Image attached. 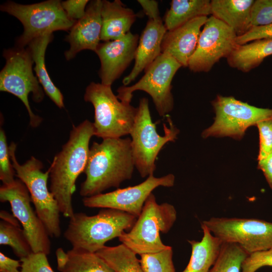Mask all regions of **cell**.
Masks as SVG:
<instances>
[{"label": "cell", "instance_id": "cell-17", "mask_svg": "<svg viewBox=\"0 0 272 272\" xmlns=\"http://www.w3.org/2000/svg\"><path fill=\"white\" fill-rule=\"evenodd\" d=\"M102 1L89 2L84 16L75 23L65 40L70 47L64 53L66 60L75 57L82 50L95 51L100 43L102 30L101 8Z\"/></svg>", "mask_w": 272, "mask_h": 272}, {"label": "cell", "instance_id": "cell-37", "mask_svg": "<svg viewBox=\"0 0 272 272\" xmlns=\"http://www.w3.org/2000/svg\"><path fill=\"white\" fill-rule=\"evenodd\" d=\"M88 0H67L61 2L67 17L71 20H80L85 15Z\"/></svg>", "mask_w": 272, "mask_h": 272}, {"label": "cell", "instance_id": "cell-6", "mask_svg": "<svg viewBox=\"0 0 272 272\" xmlns=\"http://www.w3.org/2000/svg\"><path fill=\"white\" fill-rule=\"evenodd\" d=\"M111 87L92 82L84 95L85 101L94 108V135L103 140L129 134L138 110L119 100Z\"/></svg>", "mask_w": 272, "mask_h": 272}, {"label": "cell", "instance_id": "cell-39", "mask_svg": "<svg viewBox=\"0 0 272 272\" xmlns=\"http://www.w3.org/2000/svg\"><path fill=\"white\" fill-rule=\"evenodd\" d=\"M139 3L142 6L145 14L148 16L149 19L158 20H161L158 8V3L153 0H139Z\"/></svg>", "mask_w": 272, "mask_h": 272}, {"label": "cell", "instance_id": "cell-7", "mask_svg": "<svg viewBox=\"0 0 272 272\" xmlns=\"http://www.w3.org/2000/svg\"><path fill=\"white\" fill-rule=\"evenodd\" d=\"M9 149L16 176L27 187L37 216L49 235L59 238L61 233L60 212L55 198L47 187L49 169L43 172V164L33 156L23 164H20L15 156L16 145L12 143Z\"/></svg>", "mask_w": 272, "mask_h": 272}, {"label": "cell", "instance_id": "cell-30", "mask_svg": "<svg viewBox=\"0 0 272 272\" xmlns=\"http://www.w3.org/2000/svg\"><path fill=\"white\" fill-rule=\"evenodd\" d=\"M144 272H175L173 262V250L170 246L160 251L140 255Z\"/></svg>", "mask_w": 272, "mask_h": 272}, {"label": "cell", "instance_id": "cell-36", "mask_svg": "<svg viewBox=\"0 0 272 272\" xmlns=\"http://www.w3.org/2000/svg\"><path fill=\"white\" fill-rule=\"evenodd\" d=\"M272 38V23L260 26L252 27L244 34L237 36L236 43L243 45L250 42Z\"/></svg>", "mask_w": 272, "mask_h": 272}, {"label": "cell", "instance_id": "cell-32", "mask_svg": "<svg viewBox=\"0 0 272 272\" xmlns=\"http://www.w3.org/2000/svg\"><path fill=\"white\" fill-rule=\"evenodd\" d=\"M250 22L251 27L272 23V0L254 1L251 9Z\"/></svg>", "mask_w": 272, "mask_h": 272}, {"label": "cell", "instance_id": "cell-38", "mask_svg": "<svg viewBox=\"0 0 272 272\" xmlns=\"http://www.w3.org/2000/svg\"><path fill=\"white\" fill-rule=\"evenodd\" d=\"M21 262L0 252V272H21Z\"/></svg>", "mask_w": 272, "mask_h": 272}, {"label": "cell", "instance_id": "cell-35", "mask_svg": "<svg viewBox=\"0 0 272 272\" xmlns=\"http://www.w3.org/2000/svg\"><path fill=\"white\" fill-rule=\"evenodd\" d=\"M263 266L272 267V249L249 254L242 265V272H255Z\"/></svg>", "mask_w": 272, "mask_h": 272}, {"label": "cell", "instance_id": "cell-31", "mask_svg": "<svg viewBox=\"0 0 272 272\" xmlns=\"http://www.w3.org/2000/svg\"><path fill=\"white\" fill-rule=\"evenodd\" d=\"M9 149L4 130H0V179L3 184L13 182L15 171L11 163Z\"/></svg>", "mask_w": 272, "mask_h": 272}, {"label": "cell", "instance_id": "cell-12", "mask_svg": "<svg viewBox=\"0 0 272 272\" xmlns=\"http://www.w3.org/2000/svg\"><path fill=\"white\" fill-rule=\"evenodd\" d=\"M201 224L222 242L239 245L248 253L272 249V223L254 218L212 217Z\"/></svg>", "mask_w": 272, "mask_h": 272}, {"label": "cell", "instance_id": "cell-5", "mask_svg": "<svg viewBox=\"0 0 272 272\" xmlns=\"http://www.w3.org/2000/svg\"><path fill=\"white\" fill-rule=\"evenodd\" d=\"M137 108L129 134L135 168L145 178L154 174L158 155L167 143L177 139L179 130L167 117L169 125L163 123L164 135L158 134L156 124L152 120L147 98H141Z\"/></svg>", "mask_w": 272, "mask_h": 272}, {"label": "cell", "instance_id": "cell-19", "mask_svg": "<svg viewBox=\"0 0 272 272\" xmlns=\"http://www.w3.org/2000/svg\"><path fill=\"white\" fill-rule=\"evenodd\" d=\"M167 31L162 19H149L139 39L133 67L122 80L123 86L133 81L161 53V44Z\"/></svg>", "mask_w": 272, "mask_h": 272}, {"label": "cell", "instance_id": "cell-9", "mask_svg": "<svg viewBox=\"0 0 272 272\" xmlns=\"http://www.w3.org/2000/svg\"><path fill=\"white\" fill-rule=\"evenodd\" d=\"M1 10L14 16L23 24L24 31L16 41L17 47L21 48L46 33L71 29L75 23L67 17L58 0L31 5L8 2L1 6Z\"/></svg>", "mask_w": 272, "mask_h": 272}, {"label": "cell", "instance_id": "cell-2", "mask_svg": "<svg viewBox=\"0 0 272 272\" xmlns=\"http://www.w3.org/2000/svg\"><path fill=\"white\" fill-rule=\"evenodd\" d=\"M94 135L93 123L85 120L73 126L67 142L56 155L50 168L49 190L61 213L71 218L75 214L72 195L77 178L85 169L90 151L89 143Z\"/></svg>", "mask_w": 272, "mask_h": 272}, {"label": "cell", "instance_id": "cell-33", "mask_svg": "<svg viewBox=\"0 0 272 272\" xmlns=\"http://www.w3.org/2000/svg\"><path fill=\"white\" fill-rule=\"evenodd\" d=\"M47 255L42 252H32L28 256L20 259L21 272H54Z\"/></svg>", "mask_w": 272, "mask_h": 272}, {"label": "cell", "instance_id": "cell-29", "mask_svg": "<svg viewBox=\"0 0 272 272\" xmlns=\"http://www.w3.org/2000/svg\"><path fill=\"white\" fill-rule=\"evenodd\" d=\"M0 244L10 246L20 259L33 252L23 229L3 220L0 222Z\"/></svg>", "mask_w": 272, "mask_h": 272}, {"label": "cell", "instance_id": "cell-27", "mask_svg": "<svg viewBox=\"0 0 272 272\" xmlns=\"http://www.w3.org/2000/svg\"><path fill=\"white\" fill-rule=\"evenodd\" d=\"M96 253L116 272H144L137 254L122 243L104 246Z\"/></svg>", "mask_w": 272, "mask_h": 272}, {"label": "cell", "instance_id": "cell-40", "mask_svg": "<svg viewBox=\"0 0 272 272\" xmlns=\"http://www.w3.org/2000/svg\"><path fill=\"white\" fill-rule=\"evenodd\" d=\"M257 168L262 171L269 187L272 189V152L264 159L258 161Z\"/></svg>", "mask_w": 272, "mask_h": 272}, {"label": "cell", "instance_id": "cell-8", "mask_svg": "<svg viewBox=\"0 0 272 272\" xmlns=\"http://www.w3.org/2000/svg\"><path fill=\"white\" fill-rule=\"evenodd\" d=\"M6 64L0 73V90L12 94L24 103L30 117V125L37 127L42 118L32 111L28 96L32 94L33 100L39 103L44 98V92L35 76L32 66L34 61L30 50L16 46L5 50L3 53Z\"/></svg>", "mask_w": 272, "mask_h": 272}, {"label": "cell", "instance_id": "cell-41", "mask_svg": "<svg viewBox=\"0 0 272 272\" xmlns=\"http://www.w3.org/2000/svg\"><path fill=\"white\" fill-rule=\"evenodd\" d=\"M0 218L5 222L20 227L19 221L13 214H10L4 210H1L0 212Z\"/></svg>", "mask_w": 272, "mask_h": 272}, {"label": "cell", "instance_id": "cell-26", "mask_svg": "<svg viewBox=\"0 0 272 272\" xmlns=\"http://www.w3.org/2000/svg\"><path fill=\"white\" fill-rule=\"evenodd\" d=\"M211 14L209 0H173L164 18L167 31L173 30L199 17Z\"/></svg>", "mask_w": 272, "mask_h": 272}, {"label": "cell", "instance_id": "cell-15", "mask_svg": "<svg viewBox=\"0 0 272 272\" xmlns=\"http://www.w3.org/2000/svg\"><path fill=\"white\" fill-rule=\"evenodd\" d=\"M174 182L175 176L173 174L160 177H156L153 174L138 185L85 197L82 201L86 207L115 209L138 218L147 199L154 189L159 186L172 187Z\"/></svg>", "mask_w": 272, "mask_h": 272}, {"label": "cell", "instance_id": "cell-21", "mask_svg": "<svg viewBox=\"0 0 272 272\" xmlns=\"http://www.w3.org/2000/svg\"><path fill=\"white\" fill-rule=\"evenodd\" d=\"M254 1L212 0L211 14L231 28L239 36L251 28L250 13Z\"/></svg>", "mask_w": 272, "mask_h": 272}, {"label": "cell", "instance_id": "cell-14", "mask_svg": "<svg viewBox=\"0 0 272 272\" xmlns=\"http://www.w3.org/2000/svg\"><path fill=\"white\" fill-rule=\"evenodd\" d=\"M234 30L213 16L208 18L187 67L194 72H208L237 46Z\"/></svg>", "mask_w": 272, "mask_h": 272}, {"label": "cell", "instance_id": "cell-1", "mask_svg": "<svg viewBox=\"0 0 272 272\" xmlns=\"http://www.w3.org/2000/svg\"><path fill=\"white\" fill-rule=\"evenodd\" d=\"M135 168L131 139H104L93 143L84 170L86 179L81 185L80 194L89 197L101 193L131 178Z\"/></svg>", "mask_w": 272, "mask_h": 272}, {"label": "cell", "instance_id": "cell-4", "mask_svg": "<svg viewBox=\"0 0 272 272\" xmlns=\"http://www.w3.org/2000/svg\"><path fill=\"white\" fill-rule=\"evenodd\" d=\"M176 219L175 207L167 202L158 203L155 196L151 193L134 225L118 239L140 255L160 251L169 247L162 242L160 233H167Z\"/></svg>", "mask_w": 272, "mask_h": 272}, {"label": "cell", "instance_id": "cell-18", "mask_svg": "<svg viewBox=\"0 0 272 272\" xmlns=\"http://www.w3.org/2000/svg\"><path fill=\"white\" fill-rule=\"evenodd\" d=\"M208 17L195 18L172 30L167 31L161 44V53L176 60L182 66L187 67L194 53Z\"/></svg>", "mask_w": 272, "mask_h": 272}, {"label": "cell", "instance_id": "cell-10", "mask_svg": "<svg viewBox=\"0 0 272 272\" xmlns=\"http://www.w3.org/2000/svg\"><path fill=\"white\" fill-rule=\"evenodd\" d=\"M181 65L174 58L164 53L159 56L145 70V75L130 86H122L117 90V97L121 102L130 103L133 93L143 91L152 98L160 116H164L173 108L171 83Z\"/></svg>", "mask_w": 272, "mask_h": 272}, {"label": "cell", "instance_id": "cell-11", "mask_svg": "<svg viewBox=\"0 0 272 272\" xmlns=\"http://www.w3.org/2000/svg\"><path fill=\"white\" fill-rule=\"evenodd\" d=\"M212 105L216 114L215 121L202 131L204 139L229 137L240 140L249 126L272 118V109L252 106L231 96L217 95Z\"/></svg>", "mask_w": 272, "mask_h": 272}, {"label": "cell", "instance_id": "cell-23", "mask_svg": "<svg viewBox=\"0 0 272 272\" xmlns=\"http://www.w3.org/2000/svg\"><path fill=\"white\" fill-rule=\"evenodd\" d=\"M203 237L199 241L188 240L191 247L189 261L182 272H210L215 263L222 242L201 224Z\"/></svg>", "mask_w": 272, "mask_h": 272}, {"label": "cell", "instance_id": "cell-16", "mask_svg": "<svg viewBox=\"0 0 272 272\" xmlns=\"http://www.w3.org/2000/svg\"><path fill=\"white\" fill-rule=\"evenodd\" d=\"M139 35L129 32L122 38L100 43L95 50L101 62V84L111 86L134 59Z\"/></svg>", "mask_w": 272, "mask_h": 272}, {"label": "cell", "instance_id": "cell-20", "mask_svg": "<svg viewBox=\"0 0 272 272\" xmlns=\"http://www.w3.org/2000/svg\"><path fill=\"white\" fill-rule=\"evenodd\" d=\"M136 18L132 10L126 7L120 0L102 1L100 40L106 42L122 38L130 32Z\"/></svg>", "mask_w": 272, "mask_h": 272}, {"label": "cell", "instance_id": "cell-24", "mask_svg": "<svg viewBox=\"0 0 272 272\" xmlns=\"http://www.w3.org/2000/svg\"><path fill=\"white\" fill-rule=\"evenodd\" d=\"M53 38L52 33H47L32 40L28 45L35 64L34 70L42 88L49 98L60 108L64 107L63 97L51 81L45 66L47 47Z\"/></svg>", "mask_w": 272, "mask_h": 272}, {"label": "cell", "instance_id": "cell-34", "mask_svg": "<svg viewBox=\"0 0 272 272\" xmlns=\"http://www.w3.org/2000/svg\"><path fill=\"white\" fill-rule=\"evenodd\" d=\"M257 126L259 137L257 161L265 158L272 152V118L258 122Z\"/></svg>", "mask_w": 272, "mask_h": 272}, {"label": "cell", "instance_id": "cell-13", "mask_svg": "<svg viewBox=\"0 0 272 272\" xmlns=\"http://www.w3.org/2000/svg\"><path fill=\"white\" fill-rule=\"evenodd\" d=\"M0 201L10 203L13 214L22 224L33 252L48 255L51 242L43 223L33 209L30 193L19 179L0 187Z\"/></svg>", "mask_w": 272, "mask_h": 272}, {"label": "cell", "instance_id": "cell-28", "mask_svg": "<svg viewBox=\"0 0 272 272\" xmlns=\"http://www.w3.org/2000/svg\"><path fill=\"white\" fill-rule=\"evenodd\" d=\"M239 245L222 242L218 257L210 272H242V265L249 255Z\"/></svg>", "mask_w": 272, "mask_h": 272}, {"label": "cell", "instance_id": "cell-22", "mask_svg": "<svg viewBox=\"0 0 272 272\" xmlns=\"http://www.w3.org/2000/svg\"><path fill=\"white\" fill-rule=\"evenodd\" d=\"M57 268L60 272H116L96 253L72 248L55 252Z\"/></svg>", "mask_w": 272, "mask_h": 272}, {"label": "cell", "instance_id": "cell-25", "mask_svg": "<svg viewBox=\"0 0 272 272\" xmlns=\"http://www.w3.org/2000/svg\"><path fill=\"white\" fill-rule=\"evenodd\" d=\"M271 55L272 38L237 45L227 60L231 67L246 73L258 66L264 58Z\"/></svg>", "mask_w": 272, "mask_h": 272}, {"label": "cell", "instance_id": "cell-3", "mask_svg": "<svg viewBox=\"0 0 272 272\" xmlns=\"http://www.w3.org/2000/svg\"><path fill=\"white\" fill-rule=\"evenodd\" d=\"M137 217L119 210L104 208L96 215L75 213L64 237L72 248L96 253L108 241L131 229Z\"/></svg>", "mask_w": 272, "mask_h": 272}]
</instances>
